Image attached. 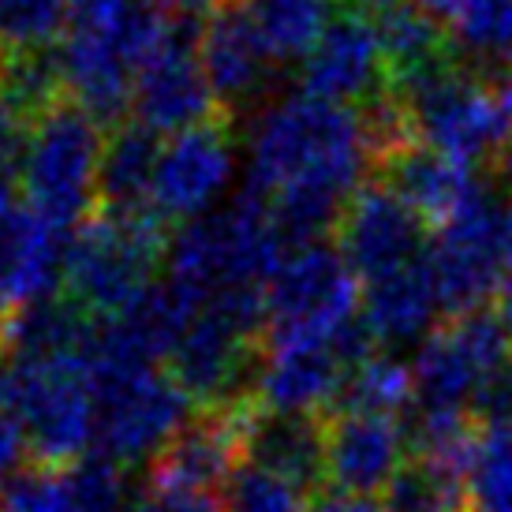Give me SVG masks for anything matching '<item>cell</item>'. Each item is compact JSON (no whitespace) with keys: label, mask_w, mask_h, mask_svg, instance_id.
Returning <instances> with one entry per match:
<instances>
[{"label":"cell","mask_w":512,"mask_h":512,"mask_svg":"<svg viewBox=\"0 0 512 512\" xmlns=\"http://www.w3.org/2000/svg\"><path fill=\"white\" fill-rule=\"evenodd\" d=\"M367 172L374 154L363 113L337 101L285 98L251 135V191L270 202L288 251L337 232Z\"/></svg>","instance_id":"1"},{"label":"cell","mask_w":512,"mask_h":512,"mask_svg":"<svg viewBox=\"0 0 512 512\" xmlns=\"http://www.w3.org/2000/svg\"><path fill=\"white\" fill-rule=\"evenodd\" d=\"M288 243L273 221L270 202L247 191L228 210L184 225L169 243V273L202 303L228 292H266Z\"/></svg>","instance_id":"2"},{"label":"cell","mask_w":512,"mask_h":512,"mask_svg":"<svg viewBox=\"0 0 512 512\" xmlns=\"http://www.w3.org/2000/svg\"><path fill=\"white\" fill-rule=\"evenodd\" d=\"M101 128L105 124L72 98H60L30 120L27 150L19 165L23 202L68 236L86 217H94L101 150H105Z\"/></svg>","instance_id":"3"},{"label":"cell","mask_w":512,"mask_h":512,"mask_svg":"<svg viewBox=\"0 0 512 512\" xmlns=\"http://www.w3.org/2000/svg\"><path fill=\"white\" fill-rule=\"evenodd\" d=\"M165 221L146 214L98 210L68 240L64 296L75 299L94 318H116L154 285L157 262L169 251Z\"/></svg>","instance_id":"4"},{"label":"cell","mask_w":512,"mask_h":512,"mask_svg":"<svg viewBox=\"0 0 512 512\" xmlns=\"http://www.w3.org/2000/svg\"><path fill=\"white\" fill-rule=\"evenodd\" d=\"M389 90V86H385ZM404 105L419 146L438 150L460 165H494L512 143V116L494 83H483L460 60L404 90H389Z\"/></svg>","instance_id":"5"},{"label":"cell","mask_w":512,"mask_h":512,"mask_svg":"<svg viewBox=\"0 0 512 512\" xmlns=\"http://www.w3.org/2000/svg\"><path fill=\"white\" fill-rule=\"evenodd\" d=\"M90 378L98 397L94 453L120 468L154 460L195 408L169 367L90 363Z\"/></svg>","instance_id":"6"},{"label":"cell","mask_w":512,"mask_h":512,"mask_svg":"<svg viewBox=\"0 0 512 512\" xmlns=\"http://www.w3.org/2000/svg\"><path fill=\"white\" fill-rule=\"evenodd\" d=\"M165 23L169 19L143 0L116 19L72 27V34L57 49L64 94L101 124H124V113H131L139 68L157 45Z\"/></svg>","instance_id":"7"},{"label":"cell","mask_w":512,"mask_h":512,"mask_svg":"<svg viewBox=\"0 0 512 512\" xmlns=\"http://www.w3.org/2000/svg\"><path fill=\"white\" fill-rule=\"evenodd\" d=\"M356 273L329 243L292 247L266 285V344H337L359 322Z\"/></svg>","instance_id":"8"},{"label":"cell","mask_w":512,"mask_h":512,"mask_svg":"<svg viewBox=\"0 0 512 512\" xmlns=\"http://www.w3.org/2000/svg\"><path fill=\"white\" fill-rule=\"evenodd\" d=\"M8 412L23 427L30 456L42 464H68L94 453L98 397L86 359L12 363Z\"/></svg>","instance_id":"9"},{"label":"cell","mask_w":512,"mask_h":512,"mask_svg":"<svg viewBox=\"0 0 512 512\" xmlns=\"http://www.w3.org/2000/svg\"><path fill=\"white\" fill-rule=\"evenodd\" d=\"M512 370V333L494 311L453 314L419 344L412 363L415 408L471 412L490 385Z\"/></svg>","instance_id":"10"},{"label":"cell","mask_w":512,"mask_h":512,"mask_svg":"<svg viewBox=\"0 0 512 512\" xmlns=\"http://www.w3.org/2000/svg\"><path fill=\"white\" fill-rule=\"evenodd\" d=\"M505 214L509 206H501L483 184L460 214L438 225V236L427 247V266L449 318L479 311L486 299L498 296L505 277Z\"/></svg>","instance_id":"11"},{"label":"cell","mask_w":512,"mask_h":512,"mask_svg":"<svg viewBox=\"0 0 512 512\" xmlns=\"http://www.w3.org/2000/svg\"><path fill=\"white\" fill-rule=\"evenodd\" d=\"M217 116L225 113L202 72L199 30H191L184 19H169L139 68L135 94H131V120H139L157 135H180L199 124H210Z\"/></svg>","instance_id":"12"},{"label":"cell","mask_w":512,"mask_h":512,"mask_svg":"<svg viewBox=\"0 0 512 512\" xmlns=\"http://www.w3.org/2000/svg\"><path fill=\"white\" fill-rule=\"evenodd\" d=\"M427 217L385 180L363 184L337 225V251L356 277L374 281L427 255Z\"/></svg>","instance_id":"13"},{"label":"cell","mask_w":512,"mask_h":512,"mask_svg":"<svg viewBox=\"0 0 512 512\" xmlns=\"http://www.w3.org/2000/svg\"><path fill=\"white\" fill-rule=\"evenodd\" d=\"M232 176V120L217 116L210 124L172 135L161 146L150 187V210L169 221H199L221 199Z\"/></svg>","instance_id":"14"},{"label":"cell","mask_w":512,"mask_h":512,"mask_svg":"<svg viewBox=\"0 0 512 512\" xmlns=\"http://www.w3.org/2000/svg\"><path fill=\"white\" fill-rule=\"evenodd\" d=\"M68 240V232L53 228L27 202H15V187L0 180V333H8L23 307L57 296Z\"/></svg>","instance_id":"15"},{"label":"cell","mask_w":512,"mask_h":512,"mask_svg":"<svg viewBox=\"0 0 512 512\" xmlns=\"http://www.w3.org/2000/svg\"><path fill=\"white\" fill-rule=\"evenodd\" d=\"M199 60L228 120L262 98V90L273 79V64H277L243 0H225L202 19Z\"/></svg>","instance_id":"16"},{"label":"cell","mask_w":512,"mask_h":512,"mask_svg":"<svg viewBox=\"0 0 512 512\" xmlns=\"http://www.w3.org/2000/svg\"><path fill=\"white\" fill-rule=\"evenodd\" d=\"M303 94L337 101V105H370L382 98L389 79H385V57L378 42V27L370 15L341 12L326 27L311 53L303 57Z\"/></svg>","instance_id":"17"},{"label":"cell","mask_w":512,"mask_h":512,"mask_svg":"<svg viewBox=\"0 0 512 512\" xmlns=\"http://www.w3.org/2000/svg\"><path fill=\"white\" fill-rule=\"evenodd\" d=\"M408 427L397 415H326L329 490L352 498H382L408 464Z\"/></svg>","instance_id":"18"},{"label":"cell","mask_w":512,"mask_h":512,"mask_svg":"<svg viewBox=\"0 0 512 512\" xmlns=\"http://www.w3.org/2000/svg\"><path fill=\"white\" fill-rule=\"evenodd\" d=\"M243 464L285 479L311 501L326 494V415L270 412L251 404L243 412Z\"/></svg>","instance_id":"19"},{"label":"cell","mask_w":512,"mask_h":512,"mask_svg":"<svg viewBox=\"0 0 512 512\" xmlns=\"http://www.w3.org/2000/svg\"><path fill=\"white\" fill-rule=\"evenodd\" d=\"M247 408H199L150 460V483L199 490V494L225 486L232 471L243 464V412Z\"/></svg>","instance_id":"20"},{"label":"cell","mask_w":512,"mask_h":512,"mask_svg":"<svg viewBox=\"0 0 512 512\" xmlns=\"http://www.w3.org/2000/svg\"><path fill=\"white\" fill-rule=\"evenodd\" d=\"M359 311H363V322H367L378 344L427 341L434 333L438 314L445 311L438 285H434V273L427 266V255L412 266H400L385 277L367 281Z\"/></svg>","instance_id":"21"},{"label":"cell","mask_w":512,"mask_h":512,"mask_svg":"<svg viewBox=\"0 0 512 512\" xmlns=\"http://www.w3.org/2000/svg\"><path fill=\"white\" fill-rule=\"evenodd\" d=\"M374 27H378V42H382L389 90H404L427 75L453 68L460 60L445 23L434 19L427 8H419L415 0L412 4L404 0L397 8L374 15Z\"/></svg>","instance_id":"22"},{"label":"cell","mask_w":512,"mask_h":512,"mask_svg":"<svg viewBox=\"0 0 512 512\" xmlns=\"http://www.w3.org/2000/svg\"><path fill=\"white\" fill-rule=\"evenodd\" d=\"M378 172H382L385 184L397 187L434 228L445 225L453 214H460L483 191V180H475L468 165H460L453 157L427 150L419 143L393 154Z\"/></svg>","instance_id":"23"},{"label":"cell","mask_w":512,"mask_h":512,"mask_svg":"<svg viewBox=\"0 0 512 512\" xmlns=\"http://www.w3.org/2000/svg\"><path fill=\"white\" fill-rule=\"evenodd\" d=\"M161 135L139 120H124L105 135L98 169V206L109 214H146L154 187Z\"/></svg>","instance_id":"24"},{"label":"cell","mask_w":512,"mask_h":512,"mask_svg":"<svg viewBox=\"0 0 512 512\" xmlns=\"http://www.w3.org/2000/svg\"><path fill=\"white\" fill-rule=\"evenodd\" d=\"M415 404V374L389 352H370L344 374L333 397V415H397Z\"/></svg>","instance_id":"25"},{"label":"cell","mask_w":512,"mask_h":512,"mask_svg":"<svg viewBox=\"0 0 512 512\" xmlns=\"http://www.w3.org/2000/svg\"><path fill=\"white\" fill-rule=\"evenodd\" d=\"M382 512H475L471 483L464 471L408 456V464L385 486Z\"/></svg>","instance_id":"26"},{"label":"cell","mask_w":512,"mask_h":512,"mask_svg":"<svg viewBox=\"0 0 512 512\" xmlns=\"http://www.w3.org/2000/svg\"><path fill=\"white\" fill-rule=\"evenodd\" d=\"M273 60H303L326 27L337 19L341 0H243Z\"/></svg>","instance_id":"27"},{"label":"cell","mask_w":512,"mask_h":512,"mask_svg":"<svg viewBox=\"0 0 512 512\" xmlns=\"http://www.w3.org/2000/svg\"><path fill=\"white\" fill-rule=\"evenodd\" d=\"M72 23V0H0V53L53 49Z\"/></svg>","instance_id":"28"},{"label":"cell","mask_w":512,"mask_h":512,"mask_svg":"<svg viewBox=\"0 0 512 512\" xmlns=\"http://www.w3.org/2000/svg\"><path fill=\"white\" fill-rule=\"evenodd\" d=\"M221 512H311L307 494L255 464H240L221 486Z\"/></svg>","instance_id":"29"},{"label":"cell","mask_w":512,"mask_h":512,"mask_svg":"<svg viewBox=\"0 0 512 512\" xmlns=\"http://www.w3.org/2000/svg\"><path fill=\"white\" fill-rule=\"evenodd\" d=\"M128 512H221V501L199 490H180V486L146 483L139 498H131Z\"/></svg>","instance_id":"30"},{"label":"cell","mask_w":512,"mask_h":512,"mask_svg":"<svg viewBox=\"0 0 512 512\" xmlns=\"http://www.w3.org/2000/svg\"><path fill=\"white\" fill-rule=\"evenodd\" d=\"M27 131H30V120L19 113L15 101L0 90V180L19 176L23 150H27Z\"/></svg>","instance_id":"31"},{"label":"cell","mask_w":512,"mask_h":512,"mask_svg":"<svg viewBox=\"0 0 512 512\" xmlns=\"http://www.w3.org/2000/svg\"><path fill=\"white\" fill-rule=\"evenodd\" d=\"M27 453H30V445H27V438H23V427L15 423L12 412H0V486L23 468V456Z\"/></svg>","instance_id":"32"},{"label":"cell","mask_w":512,"mask_h":512,"mask_svg":"<svg viewBox=\"0 0 512 512\" xmlns=\"http://www.w3.org/2000/svg\"><path fill=\"white\" fill-rule=\"evenodd\" d=\"M135 4L139 0H72V27H90V23L116 19V15H124Z\"/></svg>","instance_id":"33"},{"label":"cell","mask_w":512,"mask_h":512,"mask_svg":"<svg viewBox=\"0 0 512 512\" xmlns=\"http://www.w3.org/2000/svg\"><path fill=\"white\" fill-rule=\"evenodd\" d=\"M157 15H165V19H206V15L214 12L217 4H225V0H146Z\"/></svg>","instance_id":"34"},{"label":"cell","mask_w":512,"mask_h":512,"mask_svg":"<svg viewBox=\"0 0 512 512\" xmlns=\"http://www.w3.org/2000/svg\"><path fill=\"white\" fill-rule=\"evenodd\" d=\"M311 505V512H382V505H374V498H352V494H337V490L318 494Z\"/></svg>","instance_id":"35"},{"label":"cell","mask_w":512,"mask_h":512,"mask_svg":"<svg viewBox=\"0 0 512 512\" xmlns=\"http://www.w3.org/2000/svg\"><path fill=\"white\" fill-rule=\"evenodd\" d=\"M415 4H419V8H427V12L434 15V19H441L445 27H453L456 19L468 12L475 0H415Z\"/></svg>","instance_id":"36"},{"label":"cell","mask_w":512,"mask_h":512,"mask_svg":"<svg viewBox=\"0 0 512 512\" xmlns=\"http://www.w3.org/2000/svg\"><path fill=\"white\" fill-rule=\"evenodd\" d=\"M494 314L501 318V326L512 333V270L501 277L498 285V296H494Z\"/></svg>","instance_id":"37"},{"label":"cell","mask_w":512,"mask_h":512,"mask_svg":"<svg viewBox=\"0 0 512 512\" xmlns=\"http://www.w3.org/2000/svg\"><path fill=\"white\" fill-rule=\"evenodd\" d=\"M494 90H498L501 105L509 109L512 116V53L498 64V72H494Z\"/></svg>","instance_id":"38"},{"label":"cell","mask_w":512,"mask_h":512,"mask_svg":"<svg viewBox=\"0 0 512 512\" xmlns=\"http://www.w3.org/2000/svg\"><path fill=\"white\" fill-rule=\"evenodd\" d=\"M344 12H359V15H382L389 12V8H397V4H404V0H341Z\"/></svg>","instance_id":"39"},{"label":"cell","mask_w":512,"mask_h":512,"mask_svg":"<svg viewBox=\"0 0 512 512\" xmlns=\"http://www.w3.org/2000/svg\"><path fill=\"white\" fill-rule=\"evenodd\" d=\"M490 169H494V176H498V184L505 187V191H509V195H512V143L505 146V150H501L498 161H494Z\"/></svg>","instance_id":"40"},{"label":"cell","mask_w":512,"mask_h":512,"mask_svg":"<svg viewBox=\"0 0 512 512\" xmlns=\"http://www.w3.org/2000/svg\"><path fill=\"white\" fill-rule=\"evenodd\" d=\"M8 374H12V363H8V344L0 333V404H8Z\"/></svg>","instance_id":"41"}]
</instances>
